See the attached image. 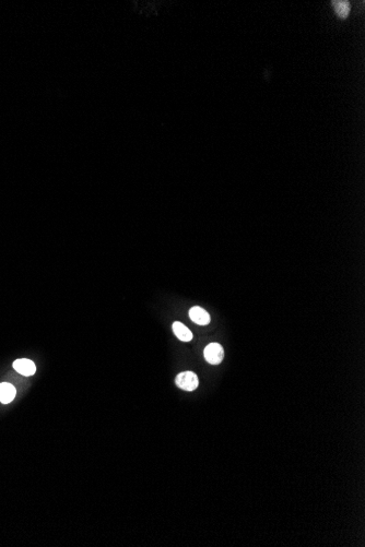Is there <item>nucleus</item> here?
<instances>
[{"instance_id":"obj_1","label":"nucleus","mask_w":365,"mask_h":547,"mask_svg":"<svg viewBox=\"0 0 365 547\" xmlns=\"http://www.w3.org/2000/svg\"><path fill=\"white\" fill-rule=\"evenodd\" d=\"M175 383L177 387L185 391H194L198 388L199 380L197 375L192 372H182L179 374L175 378Z\"/></svg>"},{"instance_id":"obj_2","label":"nucleus","mask_w":365,"mask_h":547,"mask_svg":"<svg viewBox=\"0 0 365 547\" xmlns=\"http://www.w3.org/2000/svg\"><path fill=\"white\" fill-rule=\"evenodd\" d=\"M206 361L211 365H218L222 362L224 356L223 347L219 343H210L208 344L203 352Z\"/></svg>"},{"instance_id":"obj_3","label":"nucleus","mask_w":365,"mask_h":547,"mask_svg":"<svg viewBox=\"0 0 365 547\" xmlns=\"http://www.w3.org/2000/svg\"><path fill=\"white\" fill-rule=\"evenodd\" d=\"M13 368L19 374L23 375V376H26V377L32 376V375H34L36 372L35 364L32 361H30V359H26V358L17 359V361L13 363Z\"/></svg>"},{"instance_id":"obj_4","label":"nucleus","mask_w":365,"mask_h":547,"mask_svg":"<svg viewBox=\"0 0 365 547\" xmlns=\"http://www.w3.org/2000/svg\"><path fill=\"white\" fill-rule=\"evenodd\" d=\"M189 318L191 319V321H194L195 324L199 326H207L210 324L211 321L210 315H209L205 309L198 306L192 307L189 310Z\"/></svg>"},{"instance_id":"obj_5","label":"nucleus","mask_w":365,"mask_h":547,"mask_svg":"<svg viewBox=\"0 0 365 547\" xmlns=\"http://www.w3.org/2000/svg\"><path fill=\"white\" fill-rule=\"evenodd\" d=\"M17 394V390L11 383H0V402L3 404H8L11 402Z\"/></svg>"},{"instance_id":"obj_6","label":"nucleus","mask_w":365,"mask_h":547,"mask_svg":"<svg viewBox=\"0 0 365 547\" xmlns=\"http://www.w3.org/2000/svg\"><path fill=\"white\" fill-rule=\"evenodd\" d=\"M172 328H173V331L175 335L179 337V339L182 342H189L192 340V333L191 331L187 328L186 326L182 325V323H179V321H176V323L173 324V326H172Z\"/></svg>"},{"instance_id":"obj_7","label":"nucleus","mask_w":365,"mask_h":547,"mask_svg":"<svg viewBox=\"0 0 365 547\" xmlns=\"http://www.w3.org/2000/svg\"><path fill=\"white\" fill-rule=\"evenodd\" d=\"M332 7H334V10L336 14L338 15V17L341 18V19H346L349 13H350V3H349L348 1H337V0H335V1H332Z\"/></svg>"}]
</instances>
